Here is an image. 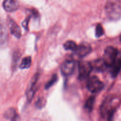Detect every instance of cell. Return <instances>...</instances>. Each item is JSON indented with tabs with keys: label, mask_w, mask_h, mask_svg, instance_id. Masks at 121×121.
Returning a JSON list of instances; mask_svg holds the SVG:
<instances>
[{
	"label": "cell",
	"mask_w": 121,
	"mask_h": 121,
	"mask_svg": "<svg viewBox=\"0 0 121 121\" xmlns=\"http://www.w3.org/2000/svg\"><path fill=\"white\" fill-rule=\"evenodd\" d=\"M87 87L91 93H97L103 89L104 85L97 77L92 76L88 80Z\"/></svg>",
	"instance_id": "cell-5"
},
{
	"label": "cell",
	"mask_w": 121,
	"mask_h": 121,
	"mask_svg": "<svg viewBox=\"0 0 121 121\" xmlns=\"http://www.w3.org/2000/svg\"><path fill=\"white\" fill-rule=\"evenodd\" d=\"M94 101H95L94 96H90V98L88 99V100H87L86 102H85V105H84V108H85V109L87 110V111H89V112L92 111L93 108Z\"/></svg>",
	"instance_id": "cell-17"
},
{
	"label": "cell",
	"mask_w": 121,
	"mask_h": 121,
	"mask_svg": "<svg viewBox=\"0 0 121 121\" xmlns=\"http://www.w3.org/2000/svg\"><path fill=\"white\" fill-rule=\"evenodd\" d=\"M5 118L6 119H9L12 121H15L17 119L18 115L17 114L15 110L13 108H10L6 111L4 114Z\"/></svg>",
	"instance_id": "cell-12"
},
{
	"label": "cell",
	"mask_w": 121,
	"mask_h": 121,
	"mask_svg": "<svg viewBox=\"0 0 121 121\" xmlns=\"http://www.w3.org/2000/svg\"><path fill=\"white\" fill-rule=\"evenodd\" d=\"M119 39H120V41H121V35H120V37H119Z\"/></svg>",
	"instance_id": "cell-21"
},
{
	"label": "cell",
	"mask_w": 121,
	"mask_h": 121,
	"mask_svg": "<svg viewBox=\"0 0 121 121\" xmlns=\"http://www.w3.org/2000/svg\"><path fill=\"white\" fill-rule=\"evenodd\" d=\"M75 68V63L73 60H68L64 61L60 66V71L63 75L70 76L73 73Z\"/></svg>",
	"instance_id": "cell-7"
},
{
	"label": "cell",
	"mask_w": 121,
	"mask_h": 121,
	"mask_svg": "<svg viewBox=\"0 0 121 121\" xmlns=\"http://www.w3.org/2000/svg\"><path fill=\"white\" fill-rule=\"evenodd\" d=\"M119 102V99L113 97L107 98L100 108L101 114L103 117H107L110 120L111 119L114 111Z\"/></svg>",
	"instance_id": "cell-2"
},
{
	"label": "cell",
	"mask_w": 121,
	"mask_h": 121,
	"mask_svg": "<svg viewBox=\"0 0 121 121\" xmlns=\"http://www.w3.org/2000/svg\"><path fill=\"white\" fill-rule=\"evenodd\" d=\"M91 47L90 45L86 43H84L81 44L80 45L77 46V48L75 51V53L78 57H85L88 55L91 52Z\"/></svg>",
	"instance_id": "cell-8"
},
{
	"label": "cell",
	"mask_w": 121,
	"mask_h": 121,
	"mask_svg": "<svg viewBox=\"0 0 121 121\" xmlns=\"http://www.w3.org/2000/svg\"><path fill=\"white\" fill-rule=\"evenodd\" d=\"M117 50L113 47H107L104 50L103 60L107 67H111L116 62L117 57Z\"/></svg>",
	"instance_id": "cell-3"
},
{
	"label": "cell",
	"mask_w": 121,
	"mask_h": 121,
	"mask_svg": "<svg viewBox=\"0 0 121 121\" xmlns=\"http://www.w3.org/2000/svg\"><path fill=\"white\" fill-rule=\"evenodd\" d=\"M121 69V59L116 61L111 67V74L113 77H116Z\"/></svg>",
	"instance_id": "cell-13"
},
{
	"label": "cell",
	"mask_w": 121,
	"mask_h": 121,
	"mask_svg": "<svg viewBox=\"0 0 121 121\" xmlns=\"http://www.w3.org/2000/svg\"><path fill=\"white\" fill-rule=\"evenodd\" d=\"M104 34V30L102 25L98 24L96 27V36L97 38L100 37Z\"/></svg>",
	"instance_id": "cell-19"
},
{
	"label": "cell",
	"mask_w": 121,
	"mask_h": 121,
	"mask_svg": "<svg viewBox=\"0 0 121 121\" xmlns=\"http://www.w3.org/2000/svg\"><path fill=\"white\" fill-rule=\"evenodd\" d=\"M7 39V32L4 26L0 23V45L3 44Z\"/></svg>",
	"instance_id": "cell-14"
},
{
	"label": "cell",
	"mask_w": 121,
	"mask_h": 121,
	"mask_svg": "<svg viewBox=\"0 0 121 121\" xmlns=\"http://www.w3.org/2000/svg\"><path fill=\"white\" fill-rule=\"evenodd\" d=\"M28 21H29V18H28L26 19V20H25L24 21L23 23V26L24 27V28L26 30H27V28H28V27H27V26H28Z\"/></svg>",
	"instance_id": "cell-20"
},
{
	"label": "cell",
	"mask_w": 121,
	"mask_h": 121,
	"mask_svg": "<svg viewBox=\"0 0 121 121\" xmlns=\"http://www.w3.org/2000/svg\"><path fill=\"white\" fill-rule=\"evenodd\" d=\"M105 11L108 18L117 20L121 17V2L119 1H108L105 6Z\"/></svg>",
	"instance_id": "cell-1"
},
{
	"label": "cell",
	"mask_w": 121,
	"mask_h": 121,
	"mask_svg": "<svg viewBox=\"0 0 121 121\" xmlns=\"http://www.w3.org/2000/svg\"><path fill=\"white\" fill-rule=\"evenodd\" d=\"M39 74L38 73L36 74L33 78L31 80L30 82L29 85H28V87L26 91V96H27V100L30 101L32 99H33V97L34 96V93H35V87L36 83L37 82L38 79H39Z\"/></svg>",
	"instance_id": "cell-6"
},
{
	"label": "cell",
	"mask_w": 121,
	"mask_h": 121,
	"mask_svg": "<svg viewBox=\"0 0 121 121\" xmlns=\"http://www.w3.org/2000/svg\"><path fill=\"white\" fill-rule=\"evenodd\" d=\"M91 66H92L93 69H94L97 70V72H104L107 66L104 63L103 59H98L93 63H91Z\"/></svg>",
	"instance_id": "cell-11"
},
{
	"label": "cell",
	"mask_w": 121,
	"mask_h": 121,
	"mask_svg": "<svg viewBox=\"0 0 121 121\" xmlns=\"http://www.w3.org/2000/svg\"><path fill=\"white\" fill-rule=\"evenodd\" d=\"M57 80H58V76H57V75L56 74H53L52 76V78H51V79L49 80V81H48V82L46 84V85H45V88H50L51 86H53L56 82Z\"/></svg>",
	"instance_id": "cell-18"
},
{
	"label": "cell",
	"mask_w": 121,
	"mask_h": 121,
	"mask_svg": "<svg viewBox=\"0 0 121 121\" xmlns=\"http://www.w3.org/2000/svg\"><path fill=\"white\" fill-rule=\"evenodd\" d=\"M32 65V58L30 56L25 57L23 58L20 64V67L21 69H27L29 68Z\"/></svg>",
	"instance_id": "cell-16"
},
{
	"label": "cell",
	"mask_w": 121,
	"mask_h": 121,
	"mask_svg": "<svg viewBox=\"0 0 121 121\" xmlns=\"http://www.w3.org/2000/svg\"><path fill=\"white\" fill-rule=\"evenodd\" d=\"M8 26L11 33L13 35H14L15 37L19 39L21 35V32L20 28L17 24L16 22L14 20H12L11 18H9L8 20Z\"/></svg>",
	"instance_id": "cell-9"
},
{
	"label": "cell",
	"mask_w": 121,
	"mask_h": 121,
	"mask_svg": "<svg viewBox=\"0 0 121 121\" xmlns=\"http://www.w3.org/2000/svg\"><path fill=\"white\" fill-rule=\"evenodd\" d=\"M19 6V2L14 0H6L3 2V7L7 12H13L17 10Z\"/></svg>",
	"instance_id": "cell-10"
},
{
	"label": "cell",
	"mask_w": 121,
	"mask_h": 121,
	"mask_svg": "<svg viewBox=\"0 0 121 121\" xmlns=\"http://www.w3.org/2000/svg\"><path fill=\"white\" fill-rule=\"evenodd\" d=\"M93 70L91 63L88 61H80L78 63V78L81 80L88 79Z\"/></svg>",
	"instance_id": "cell-4"
},
{
	"label": "cell",
	"mask_w": 121,
	"mask_h": 121,
	"mask_svg": "<svg viewBox=\"0 0 121 121\" xmlns=\"http://www.w3.org/2000/svg\"><path fill=\"white\" fill-rule=\"evenodd\" d=\"M77 46H78L73 41H71V40L66 41L64 44V47L65 50H71L74 52H75V51L76 50Z\"/></svg>",
	"instance_id": "cell-15"
}]
</instances>
